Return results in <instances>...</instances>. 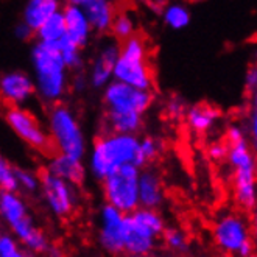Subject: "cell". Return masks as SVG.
I'll list each match as a JSON object with an SVG mask.
<instances>
[{
  "label": "cell",
  "instance_id": "obj_1",
  "mask_svg": "<svg viewBox=\"0 0 257 257\" xmlns=\"http://www.w3.org/2000/svg\"><path fill=\"white\" fill-rule=\"evenodd\" d=\"M32 66L38 95L50 104L59 103L69 87V69L56 44L36 41L32 47Z\"/></svg>",
  "mask_w": 257,
  "mask_h": 257
},
{
  "label": "cell",
  "instance_id": "obj_2",
  "mask_svg": "<svg viewBox=\"0 0 257 257\" xmlns=\"http://www.w3.org/2000/svg\"><path fill=\"white\" fill-rule=\"evenodd\" d=\"M139 138L136 134L108 131L94 141L89 151V172L98 181L125 164H133Z\"/></svg>",
  "mask_w": 257,
  "mask_h": 257
},
{
  "label": "cell",
  "instance_id": "obj_3",
  "mask_svg": "<svg viewBox=\"0 0 257 257\" xmlns=\"http://www.w3.org/2000/svg\"><path fill=\"white\" fill-rule=\"evenodd\" d=\"M112 80L138 89H153L155 75L150 64L147 41L142 35L134 33L118 42V56L112 70Z\"/></svg>",
  "mask_w": 257,
  "mask_h": 257
},
{
  "label": "cell",
  "instance_id": "obj_4",
  "mask_svg": "<svg viewBox=\"0 0 257 257\" xmlns=\"http://www.w3.org/2000/svg\"><path fill=\"white\" fill-rule=\"evenodd\" d=\"M49 134L56 153L83 159L87 153V142L77 115L63 103L52 104L49 112Z\"/></svg>",
  "mask_w": 257,
  "mask_h": 257
},
{
  "label": "cell",
  "instance_id": "obj_5",
  "mask_svg": "<svg viewBox=\"0 0 257 257\" xmlns=\"http://www.w3.org/2000/svg\"><path fill=\"white\" fill-rule=\"evenodd\" d=\"M228 159L234 175V198L245 210H254L257 201L255 189V159L252 148L240 142L229 148Z\"/></svg>",
  "mask_w": 257,
  "mask_h": 257
},
{
  "label": "cell",
  "instance_id": "obj_6",
  "mask_svg": "<svg viewBox=\"0 0 257 257\" xmlns=\"http://www.w3.org/2000/svg\"><path fill=\"white\" fill-rule=\"evenodd\" d=\"M139 175L141 169L125 164L101 179L104 200L120 212L128 215L139 207Z\"/></svg>",
  "mask_w": 257,
  "mask_h": 257
},
{
  "label": "cell",
  "instance_id": "obj_7",
  "mask_svg": "<svg viewBox=\"0 0 257 257\" xmlns=\"http://www.w3.org/2000/svg\"><path fill=\"white\" fill-rule=\"evenodd\" d=\"M155 95L151 90L138 89L130 84L112 80L103 87L104 114H139L151 108Z\"/></svg>",
  "mask_w": 257,
  "mask_h": 257
},
{
  "label": "cell",
  "instance_id": "obj_8",
  "mask_svg": "<svg viewBox=\"0 0 257 257\" xmlns=\"http://www.w3.org/2000/svg\"><path fill=\"white\" fill-rule=\"evenodd\" d=\"M212 234L217 246L228 254L249 257L254 251L249 226L246 220L238 214H223L215 221Z\"/></svg>",
  "mask_w": 257,
  "mask_h": 257
},
{
  "label": "cell",
  "instance_id": "obj_9",
  "mask_svg": "<svg viewBox=\"0 0 257 257\" xmlns=\"http://www.w3.org/2000/svg\"><path fill=\"white\" fill-rule=\"evenodd\" d=\"M5 120L8 126L14 131V134L28 147L49 156L56 153L49 130L44 128V125L33 112H30L22 106H11L5 114Z\"/></svg>",
  "mask_w": 257,
  "mask_h": 257
},
{
  "label": "cell",
  "instance_id": "obj_10",
  "mask_svg": "<svg viewBox=\"0 0 257 257\" xmlns=\"http://www.w3.org/2000/svg\"><path fill=\"white\" fill-rule=\"evenodd\" d=\"M39 190L45 204L55 217L67 218L73 214L78 203L77 186L44 170L39 175Z\"/></svg>",
  "mask_w": 257,
  "mask_h": 257
},
{
  "label": "cell",
  "instance_id": "obj_11",
  "mask_svg": "<svg viewBox=\"0 0 257 257\" xmlns=\"http://www.w3.org/2000/svg\"><path fill=\"white\" fill-rule=\"evenodd\" d=\"M126 215L111 204H104L100 210L98 241L101 248L111 255L123 254V240L126 229Z\"/></svg>",
  "mask_w": 257,
  "mask_h": 257
},
{
  "label": "cell",
  "instance_id": "obj_12",
  "mask_svg": "<svg viewBox=\"0 0 257 257\" xmlns=\"http://www.w3.org/2000/svg\"><path fill=\"white\" fill-rule=\"evenodd\" d=\"M35 94V81L25 72L13 70L0 77V95L11 106H22Z\"/></svg>",
  "mask_w": 257,
  "mask_h": 257
},
{
  "label": "cell",
  "instance_id": "obj_13",
  "mask_svg": "<svg viewBox=\"0 0 257 257\" xmlns=\"http://www.w3.org/2000/svg\"><path fill=\"white\" fill-rule=\"evenodd\" d=\"M118 56V42H104L89 69L87 83L94 89H103L112 81V70Z\"/></svg>",
  "mask_w": 257,
  "mask_h": 257
},
{
  "label": "cell",
  "instance_id": "obj_14",
  "mask_svg": "<svg viewBox=\"0 0 257 257\" xmlns=\"http://www.w3.org/2000/svg\"><path fill=\"white\" fill-rule=\"evenodd\" d=\"M126 229H125V240H123V251L126 254H139V255H150L156 249L158 237H155L150 231L134 221L133 217L128 214L126 218Z\"/></svg>",
  "mask_w": 257,
  "mask_h": 257
},
{
  "label": "cell",
  "instance_id": "obj_15",
  "mask_svg": "<svg viewBox=\"0 0 257 257\" xmlns=\"http://www.w3.org/2000/svg\"><path fill=\"white\" fill-rule=\"evenodd\" d=\"M64 14V24H66V36L73 41L78 47H86L90 41V35H92V28L86 18V14L80 5H72L66 4L63 7Z\"/></svg>",
  "mask_w": 257,
  "mask_h": 257
},
{
  "label": "cell",
  "instance_id": "obj_16",
  "mask_svg": "<svg viewBox=\"0 0 257 257\" xmlns=\"http://www.w3.org/2000/svg\"><path fill=\"white\" fill-rule=\"evenodd\" d=\"M164 184L161 175L153 169H141L139 175V207L159 209L164 204Z\"/></svg>",
  "mask_w": 257,
  "mask_h": 257
},
{
  "label": "cell",
  "instance_id": "obj_17",
  "mask_svg": "<svg viewBox=\"0 0 257 257\" xmlns=\"http://www.w3.org/2000/svg\"><path fill=\"white\" fill-rule=\"evenodd\" d=\"M45 170L73 186L83 184L86 179V167L83 164V159H77L63 153H53Z\"/></svg>",
  "mask_w": 257,
  "mask_h": 257
},
{
  "label": "cell",
  "instance_id": "obj_18",
  "mask_svg": "<svg viewBox=\"0 0 257 257\" xmlns=\"http://www.w3.org/2000/svg\"><path fill=\"white\" fill-rule=\"evenodd\" d=\"M11 228L13 237L28 251V252H45L49 249V240L45 234L33 223L32 217H25L21 221L14 223Z\"/></svg>",
  "mask_w": 257,
  "mask_h": 257
},
{
  "label": "cell",
  "instance_id": "obj_19",
  "mask_svg": "<svg viewBox=\"0 0 257 257\" xmlns=\"http://www.w3.org/2000/svg\"><path fill=\"white\" fill-rule=\"evenodd\" d=\"M95 33H108L115 16L112 0H83L80 5Z\"/></svg>",
  "mask_w": 257,
  "mask_h": 257
},
{
  "label": "cell",
  "instance_id": "obj_20",
  "mask_svg": "<svg viewBox=\"0 0 257 257\" xmlns=\"http://www.w3.org/2000/svg\"><path fill=\"white\" fill-rule=\"evenodd\" d=\"M63 10V0H27L22 11V22L36 30L55 13Z\"/></svg>",
  "mask_w": 257,
  "mask_h": 257
},
{
  "label": "cell",
  "instance_id": "obj_21",
  "mask_svg": "<svg viewBox=\"0 0 257 257\" xmlns=\"http://www.w3.org/2000/svg\"><path fill=\"white\" fill-rule=\"evenodd\" d=\"M28 217V207L18 192L0 190V218L8 226Z\"/></svg>",
  "mask_w": 257,
  "mask_h": 257
},
{
  "label": "cell",
  "instance_id": "obj_22",
  "mask_svg": "<svg viewBox=\"0 0 257 257\" xmlns=\"http://www.w3.org/2000/svg\"><path fill=\"white\" fill-rule=\"evenodd\" d=\"M184 115L190 130H193L195 133H206L215 125L220 117V111L210 106V104L200 103L187 108Z\"/></svg>",
  "mask_w": 257,
  "mask_h": 257
},
{
  "label": "cell",
  "instance_id": "obj_23",
  "mask_svg": "<svg viewBox=\"0 0 257 257\" xmlns=\"http://www.w3.org/2000/svg\"><path fill=\"white\" fill-rule=\"evenodd\" d=\"M64 36H66V24H64L63 10L55 13L53 16H50L35 32L36 41L47 42V44H56L59 39L64 38Z\"/></svg>",
  "mask_w": 257,
  "mask_h": 257
},
{
  "label": "cell",
  "instance_id": "obj_24",
  "mask_svg": "<svg viewBox=\"0 0 257 257\" xmlns=\"http://www.w3.org/2000/svg\"><path fill=\"white\" fill-rule=\"evenodd\" d=\"M134 221H138L142 228L150 231L155 237H161L165 229V221L158 209H147V207H138L134 212L130 214Z\"/></svg>",
  "mask_w": 257,
  "mask_h": 257
},
{
  "label": "cell",
  "instance_id": "obj_25",
  "mask_svg": "<svg viewBox=\"0 0 257 257\" xmlns=\"http://www.w3.org/2000/svg\"><path fill=\"white\" fill-rule=\"evenodd\" d=\"M56 47L59 50V55H61L66 67L69 69V72H72V70L78 72L83 67L81 47H78L73 41H70L67 36H64L56 42Z\"/></svg>",
  "mask_w": 257,
  "mask_h": 257
},
{
  "label": "cell",
  "instance_id": "obj_26",
  "mask_svg": "<svg viewBox=\"0 0 257 257\" xmlns=\"http://www.w3.org/2000/svg\"><path fill=\"white\" fill-rule=\"evenodd\" d=\"M164 22L172 30H184L190 24V10L183 4H170L162 11Z\"/></svg>",
  "mask_w": 257,
  "mask_h": 257
},
{
  "label": "cell",
  "instance_id": "obj_27",
  "mask_svg": "<svg viewBox=\"0 0 257 257\" xmlns=\"http://www.w3.org/2000/svg\"><path fill=\"white\" fill-rule=\"evenodd\" d=\"M159 155V142L151 138V136H145V138L139 139L138 148H136V155L133 164L138 165L139 169H144L150 162H153Z\"/></svg>",
  "mask_w": 257,
  "mask_h": 257
},
{
  "label": "cell",
  "instance_id": "obj_28",
  "mask_svg": "<svg viewBox=\"0 0 257 257\" xmlns=\"http://www.w3.org/2000/svg\"><path fill=\"white\" fill-rule=\"evenodd\" d=\"M134 21L133 18L130 16L128 13H115V16L112 19V24H111V28L109 32L112 33L114 39L117 42L123 41L126 38H130L131 35L136 33V27H134Z\"/></svg>",
  "mask_w": 257,
  "mask_h": 257
},
{
  "label": "cell",
  "instance_id": "obj_29",
  "mask_svg": "<svg viewBox=\"0 0 257 257\" xmlns=\"http://www.w3.org/2000/svg\"><path fill=\"white\" fill-rule=\"evenodd\" d=\"M161 237L164 240L165 246L173 252H184L189 246L186 232L179 228H167V226H165Z\"/></svg>",
  "mask_w": 257,
  "mask_h": 257
},
{
  "label": "cell",
  "instance_id": "obj_30",
  "mask_svg": "<svg viewBox=\"0 0 257 257\" xmlns=\"http://www.w3.org/2000/svg\"><path fill=\"white\" fill-rule=\"evenodd\" d=\"M0 257H33L19 246V241L10 234H0Z\"/></svg>",
  "mask_w": 257,
  "mask_h": 257
},
{
  "label": "cell",
  "instance_id": "obj_31",
  "mask_svg": "<svg viewBox=\"0 0 257 257\" xmlns=\"http://www.w3.org/2000/svg\"><path fill=\"white\" fill-rule=\"evenodd\" d=\"M0 190H10V192L19 190L14 167L2 155H0Z\"/></svg>",
  "mask_w": 257,
  "mask_h": 257
},
{
  "label": "cell",
  "instance_id": "obj_32",
  "mask_svg": "<svg viewBox=\"0 0 257 257\" xmlns=\"http://www.w3.org/2000/svg\"><path fill=\"white\" fill-rule=\"evenodd\" d=\"M14 172H16V181H18L19 189L30 192V193L39 190V175L30 172L27 169H19V167H14Z\"/></svg>",
  "mask_w": 257,
  "mask_h": 257
},
{
  "label": "cell",
  "instance_id": "obj_33",
  "mask_svg": "<svg viewBox=\"0 0 257 257\" xmlns=\"http://www.w3.org/2000/svg\"><path fill=\"white\" fill-rule=\"evenodd\" d=\"M228 150H229V144L228 142H223V141H218V142H214L212 145L209 147L207 153H209V158L212 161H223L228 156Z\"/></svg>",
  "mask_w": 257,
  "mask_h": 257
},
{
  "label": "cell",
  "instance_id": "obj_34",
  "mask_svg": "<svg viewBox=\"0 0 257 257\" xmlns=\"http://www.w3.org/2000/svg\"><path fill=\"white\" fill-rule=\"evenodd\" d=\"M245 87L248 92L252 94V98H257V69H255V66H251L246 72Z\"/></svg>",
  "mask_w": 257,
  "mask_h": 257
},
{
  "label": "cell",
  "instance_id": "obj_35",
  "mask_svg": "<svg viewBox=\"0 0 257 257\" xmlns=\"http://www.w3.org/2000/svg\"><path fill=\"white\" fill-rule=\"evenodd\" d=\"M186 104L183 100H179V98H170L169 103H167V112L172 115V117H181V115H184L186 114Z\"/></svg>",
  "mask_w": 257,
  "mask_h": 257
},
{
  "label": "cell",
  "instance_id": "obj_36",
  "mask_svg": "<svg viewBox=\"0 0 257 257\" xmlns=\"http://www.w3.org/2000/svg\"><path fill=\"white\" fill-rule=\"evenodd\" d=\"M248 128V134L251 133V139L252 142L255 141V136H257V106H255V98H252V108L248 114V122H246Z\"/></svg>",
  "mask_w": 257,
  "mask_h": 257
},
{
  "label": "cell",
  "instance_id": "obj_37",
  "mask_svg": "<svg viewBox=\"0 0 257 257\" xmlns=\"http://www.w3.org/2000/svg\"><path fill=\"white\" fill-rule=\"evenodd\" d=\"M241 139H246V136H245V130L240 128L238 125H232L226 131V142L228 144H234Z\"/></svg>",
  "mask_w": 257,
  "mask_h": 257
},
{
  "label": "cell",
  "instance_id": "obj_38",
  "mask_svg": "<svg viewBox=\"0 0 257 257\" xmlns=\"http://www.w3.org/2000/svg\"><path fill=\"white\" fill-rule=\"evenodd\" d=\"M14 35H16V38L21 41H30L32 38H35V32L24 22H19L16 25V28H14Z\"/></svg>",
  "mask_w": 257,
  "mask_h": 257
},
{
  "label": "cell",
  "instance_id": "obj_39",
  "mask_svg": "<svg viewBox=\"0 0 257 257\" xmlns=\"http://www.w3.org/2000/svg\"><path fill=\"white\" fill-rule=\"evenodd\" d=\"M73 86L77 90L87 87V77H84L83 73H77V77H75V80H73Z\"/></svg>",
  "mask_w": 257,
  "mask_h": 257
},
{
  "label": "cell",
  "instance_id": "obj_40",
  "mask_svg": "<svg viewBox=\"0 0 257 257\" xmlns=\"http://www.w3.org/2000/svg\"><path fill=\"white\" fill-rule=\"evenodd\" d=\"M83 0H66V4H72V5H81Z\"/></svg>",
  "mask_w": 257,
  "mask_h": 257
},
{
  "label": "cell",
  "instance_id": "obj_41",
  "mask_svg": "<svg viewBox=\"0 0 257 257\" xmlns=\"http://www.w3.org/2000/svg\"><path fill=\"white\" fill-rule=\"evenodd\" d=\"M126 257H150V255H139V254H128Z\"/></svg>",
  "mask_w": 257,
  "mask_h": 257
},
{
  "label": "cell",
  "instance_id": "obj_42",
  "mask_svg": "<svg viewBox=\"0 0 257 257\" xmlns=\"http://www.w3.org/2000/svg\"><path fill=\"white\" fill-rule=\"evenodd\" d=\"M249 257H255V255H254V254H251V255H249Z\"/></svg>",
  "mask_w": 257,
  "mask_h": 257
},
{
  "label": "cell",
  "instance_id": "obj_43",
  "mask_svg": "<svg viewBox=\"0 0 257 257\" xmlns=\"http://www.w3.org/2000/svg\"><path fill=\"white\" fill-rule=\"evenodd\" d=\"M172 257H176V255H172Z\"/></svg>",
  "mask_w": 257,
  "mask_h": 257
}]
</instances>
